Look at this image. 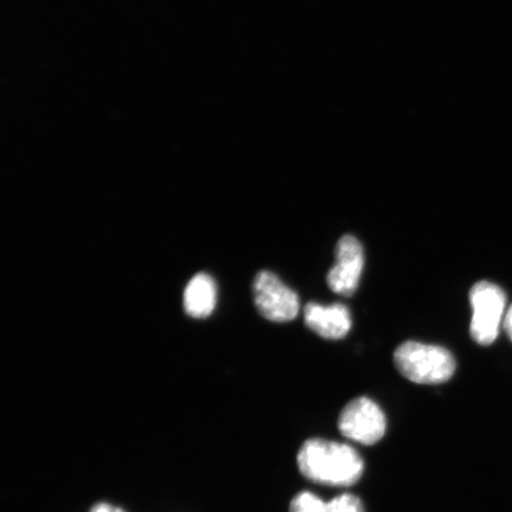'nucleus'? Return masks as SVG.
<instances>
[{"label": "nucleus", "instance_id": "nucleus-5", "mask_svg": "<svg viewBox=\"0 0 512 512\" xmlns=\"http://www.w3.org/2000/svg\"><path fill=\"white\" fill-rule=\"evenodd\" d=\"M338 427L344 437L363 445H374L386 433V415L373 400L357 398L343 409Z\"/></svg>", "mask_w": 512, "mask_h": 512}, {"label": "nucleus", "instance_id": "nucleus-4", "mask_svg": "<svg viewBox=\"0 0 512 512\" xmlns=\"http://www.w3.org/2000/svg\"><path fill=\"white\" fill-rule=\"evenodd\" d=\"M253 296L260 315L271 322L287 323L298 316L300 302L297 293L271 272L256 274Z\"/></svg>", "mask_w": 512, "mask_h": 512}, {"label": "nucleus", "instance_id": "nucleus-7", "mask_svg": "<svg viewBox=\"0 0 512 512\" xmlns=\"http://www.w3.org/2000/svg\"><path fill=\"white\" fill-rule=\"evenodd\" d=\"M307 328L325 339H342L351 329V316L347 306H324L309 303L304 309Z\"/></svg>", "mask_w": 512, "mask_h": 512}, {"label": "nucleus", "instance_id": "nucleus-9", "mask_svg": "<svg viewBox=\"0 0 512 512\" xmlns=\"http://www.w3.org/2000/svg\"><path fill=\"white\" fill-rule=\"evenodd\" d=\"M290 512H364L361 499L344 494L325 502L311 492H300L293 498Z\"/></svg>", "mask_w": 512, "mask_h": 512}, {"label": "nucleus", "instance_id": "nucleus-3", "mask_svg": "<svg viewBox=\"0 0 512 512\" xmlns=\"http://www.w3.org/2000/svg\"><path fill=\"white\" fill-rule=\"evenodd\" d=\"M472 319L470 332L475 342L480 345L494 343L501 331L505 318L507 298L501 287L480 281L470 292Z\"/></svg>", "mask_w": 512, "mask_h": 512}, {"label": "nucleus", "instance_id": "nucleus-8", "mask_svg": "<svg viewBox=\"0 0 512 512\" xmlns=\"http://www.w3.org/2000/svg\"><path fill=\"white\" fill-rule=\"evenodd\" d=\"M217 292L214 280L207 274H197L184 292V309L192 318H206L216 306Z\"/></svg>", "mask_w": 512, "mask_h": 512}, {"label": "nucleus", "instance_id": "nucleus-11", "mask_svg": "<svg viewBox=\"0 0 512 512\" xmlns=\"http://www.w3.org/2000/svg\"><path fill=\"white\" fill-rule=\"evenodd\" d=\"M503 325L505 332H507V335L512 341V305L509 307L507 313H505Z\"/></svg>", "mask_w": 512, "mask_h": 512}, {"label": "nucleus", "instance_id": "nucleus-6", "mask_svg": "<svg viewBox=\"0 0 512 512\" xmlns=\"http://www.w3.org/2000/svg\"><path fill=\"white\" fill-rule=\"evenodd\" d=\"M336 262L326 277L332 292L351 296L360 285L364 267L363 247L354 236L345 235L338 241Z\"/></svg>", "mask_w": 512, "mask_h": 512}, {"label": "nucleus", "instance_id": "nucleus-2", "mask_svg": "<svg viewBox=\"0 0 512 512\" xmlns=\"http://www.w3.org/2000/svg\"><path fill=\"white\" fill-rule=\"evenodd\" d=\"M394 362L407 380L419 384H440L451 379L456 360L439 345L409 341L394 352Z\"/></svg>", "mask_w": 512, "mask_h": 512}, {"label": "nucleus", "instance_id": "nucleus-1", "mask_svg": "<svg viewBox=\"0 0 512 512\" xmlns=\"http://www.w3.org/2000/svg\"><path fill=\"white\" fill-rule=\"evenodd\" d=\"M297 462L307 478L324 485H354L363 473V460L354 448L323 439H311L300 448Z\"/></svg>", "mask_w": 512, "mask_h": 512}, {"label": "nucleus", "instance_id": "nucleus-10", "mask_svg": "<svg viewBox=\"0 0 512 512\" xmlns=\"http://www.w3.org/2000/svg\"><path fill=\"white\" fill-rule=\"evenodd\" d=\"M91 512H126L125 510L115 507V505H112L110 503H98L95 504L92 508Z\"/></svg>", "mask_w": 512, "mask_h": 512}]
</instances>
